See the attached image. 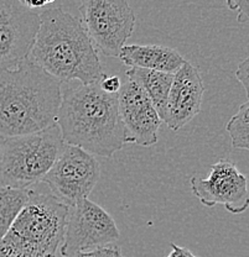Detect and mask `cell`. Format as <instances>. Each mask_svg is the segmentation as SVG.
Listing matches in <instances>:
<instances>
[{
    "instance_id": "13",
    "label": "cell",
    "mask_w": 249,
    "mask_h": 257,
    "mask_svg": "<svg viewBox=\"0 0 249 257\" xmlns=\"http://www.w3.org/2000/svg\"><path fill=\"white\" fill-rule=\"evenodd\" d=\"M118 58L129 68L171 74H175L186 61L175 48L162 45H125Z\"/></svg>"
},
{
    "instance_id": "2",
    "label": "cell",
    "mask_w": 249,
    "mask_h": 257,
    "mask_svg": "<svg viewBox=\"0 0 249 257\" xmlns=\"http://www.w3.org/2000/svg\"><path fill=\"white\" fill-rule=\"evenodd\" d=\"M62 101V83L25 60L0 71V135H30L52 126Z\"/></svg>"
},
{
    "instance_id": "11",
    "label": "cell",
    "mask_w": 249,
    "mask_h": 257,
    "mask_svg": "<svg viewBox=\"0 0 249 257\" xmlns=\"http://www.w3.org/2000/svg\"><path fill=\"white\" fill-rule=\"evenodd\" d=\"M118 111L127 144L150 147L157 143V131L162 122L148 95L134 82L128 80L120 87Z\"/></svg>"
},
{
    "instance_id": "17",
    "label": "cell",
    "mask_w": 249,
    "mask_h": 257,
    "mask_svg": "<svg viewBox=\"0 0 249 257\" xmlns=\"http://www.w3.org/2000/svg\"><path fill=\"white\" fill-rule=\"evenodd\" d=\"M74 257H125L122 253L119 246H107V247L96 248V250L90 251V252L79 253Z\"/></svg>"
},
{
    "instance_id": "21",
    "label": "cell",
    "mask_w": 249,
    "mask_h": 257,
    "mask_svg": "<svg viewBox=\"0 0 249 257\" xmlns=\"http://www.w3.org/2000/svg\"><path fill=\"white\" fill-rule=\"evenodd\" d=\"M24 5H25L28 9L30 10H36V9H42V8H46L49 5L53 4V0H31V2H28V0H21Z\"/></svg>"
},
{
    "instance_id": "10",
    "label": "cell",
    "mask_w": 249,
    "mask_h": 257,
    "mask_svg": "<svg viewBox=\"0 0 249 257\" xmlns=\"http://www.w3.org/2000/svg\"><path fill=\"white\" fill-rule=\"evenodd\" d=\"M190 183L194 195L206 207L223 205L232 214L248 209V179L231 161H218L210 167L207 178L192 177Z\"/></svg>"
},
{
    "instance_id": "6",
    "label": "cell",
    "mask_w": 249,
    "mask_h": 257,
    "mask_svg": "<svg viewBox=\"0 0 249 257\" xmlns=\"http://www.w3.org/2000/svg\"><path fill=\"white\" fill-rule=\"evenodd\" d=\"M82 25L96 50L119 57L133 35L135 14L125 0H83L79 3Z\"/></svg>"
},
{
    "instance_id": "16",
    "label": "cell",
    "mask_w": 249,
    "mask_h": 257,
    "mask_svg": "<svg viewBox=\"0 0 249 257\" xmlns=\"http://www.w3.org/2000/svg\"><path fill=\"white\" fill-rule=\"evenodd\" d=\"M248 112L249 103L245 101L239 106V110L232 119L227 122L226 130L229 134L232 140L233 149L248 150L249 139H248Z\"/></svg>"
},
{
    "instance_id": "5",
    "label": "cell",
    "mask_w": 249,
    "mask_h": 257,
    "mask_svg": "<svg viewBox=\"0 0 249 257\" xmlns=\"http://www.w3.org/2000/svg\"><path fill=\"white\" fill-rule=\"evenodd\" d=\"M65 145L57 124L30 135L3 138L0 187L30 189L42 182Z\"/></svg>"
},
{
    "instance_id": "8",
    "label": "cell",
    "mask_w": 249,
    "mask_h": 257,
    "mask_svg": "<svg viewBox=\"0 0 249 257\" xmlns=\"http://www.w3.org/2000/svg\"><path fill=\"white\" fill-rule=\"evenodd\" d=\"M100 177L101 166L95 156L79 147L65 145L42 182L50 187L53 197L69 207L88 198Z\"/></svg>"
},
{
    "instance_id": "7",
    "label": "cell",
    "mask_w": 249,
    "mask_h": 257,
    "mask_svg": "<svg viewBox=\"0 0 249 257\" xmlns=\"http://www.w3.org/2000/svg\"><path fill=\"white\" fill-rule=\"evenodd\" d=\"M120 232L111 214L88 198L69 205L60 252L74 257L119 240Z\"/></svg>"
},
{
    "instance_id": "12",
    "label": "cell",
    "mask_w": 249,
    "mask_h": 257,
    "mask_svg": "<svg viewBox=\"0 0 249 257\" xmlns=\"http://www.w3.org/2000/svg\"><path fill=\"white\" fill-rule=\"evenodd\" d=\"M205 93L202 77L197 67L185 61L174 74L173 84L169 93L165 124L176 131L189 124L201 111Z\"/></svg>"
},
{
    "instance_id": "4",
    "label": "cell",
    "mask_w": 249,
    "mask_h": 257,
    "mask_svg": "<svg viewBox=\"0 0 249 257\" xmlns=\"http://www.w3.org/2000/svg\"><path fill=\"white\" fill-rule=\"evenodd\" d=\"M68 205L31 189L25 207L0 240V257H57Z\"/></svg>"
},
{
    "instance_id": "3",
    "label": "cell",
    "mask_w": 249,
    "mask_h": 257,
    "mask_svg": "<svg viewBox=\"0 0 249 257\" xmlns=\"http://www.w3.org/2000/svg\"><path fill=\"white\" fill-rule=\"evenodd\" d=\"M56 124L66 145L79 147L95 157L111 159L127 145L118 94L103 92L100 84L63 89Z\"/></svg>"
},
{
    "instance_id": "9",
    "label": "cell",
    "mask_w": 249,
    "mask_h": 257,
    "mask_svg": "<svg viewBox=\"0 0 249 257\" xmlns=\"http://www.w3.org/2000/svg\"><path fill=\"white\" fill-rule=\"evenodd\" d=\"M40 26V15L18 0H0V71L28 60Z\"/></svg>"
},
{
    "instance_id": "22",
    "label": "cell",
    "mask_w": 249,
    "mask_h": 257,
    "mask_svg": "<svg viewBox=\"0 0 249 257\" xmlns=\"http://www.w3.org/2000/svg\"><path fill=\"white\" fill-rule=\"evenodd\" d=\"M2 141H3V136L0 135V149H2Z\"/></svg>"
},
{
    "instance_id": "20",
    "label": "cell",
    "mask_w": 249,
    "mask_h": 257,
    "mask_svg": "<svg viewBox=\"0 0 249 257\" xmlns=\"http://www.w3.org/2000/svg\"><path fill=\"white\" fill-rule=\"evenodd\" d=\"M171 252L169 253L168 257H200L192 253L189 248L183 247V246H178L176 243L170 242Z\"/></svg>"
},
{
    "instance_id": "15",
    "label": "cell",
    "mask_w": 249,
    "mask_h": 257,
    "mask_svg": "<svg viewBox=\"0 0 249 257\" xmlns=\"http://www.w3.org/2000/svg\"><path fill=\"white\" fill-rule=\"evenodd\" d=\"M30 189L0 187V240L4 237L17 216L25 207Z\"/></svg>"
},
{
    "instance_id": "18",
    "label": "cell",
    "mask_w": 249,
    "mask_h": 257,
    "mask_svg": "<svg viewBox=\"0 0 249 257\" xmlns=\"http://www.w3.org/2000/svg\"><path fill=\"white\" fill-rule=\"evenodd\" d=\"M100 87L102 90L108 94H118L120 87H122V82H120V78L118 76H107L102 82L100 83Z\"/></svg>"
},
{
    "instance_id": "1",
    "label": "cell",
    "mask_w": 249,
    "mask_h": 257,
    "mask_svg": "<svg viewBox=\"0 0 249 257\" xmlns=\"http://www.w3.org/2000/svg\"><path fill=\"white\" fill-rule=\"evenodd\" d=\"M39 15L29 60L61 83L100 84L107 74L81 20L61 8H47Z\"/></svg>"
},
{
    "instance_id": "14",
    "label": "cell",
    "mask_w": 249,
    "mask_h": 257,
    "mask_svg": "<svg viewBox=\"0 0 249 257\" xmlns=\"http://www.w3.org/2000/svg\"><path fill=\"white\" fill-rule=\"evenodd\" d=\"M127 77L130 82H134L144 90L159 115L161 122H164L174 74L150 71V69L129 68L127 71Z\"/></svg>"
},
{
    "instance_id": "19",
    "label": "cell",
    "mask_w": 249,
    "mask_h": 257,
    "mask_svg": "<svg viewBox=\"0 0 249 257\" xmlns=\"http://www.w3.org/2000/svg\"><path fill=\"white\" fill-rule=\"evenodd\" d=\"M235 77L239 80L240 84L244 88L245 93L248 94L249 89V58H245L238 66L237 71H235Z\"/></svg>"
}]
</instances>
